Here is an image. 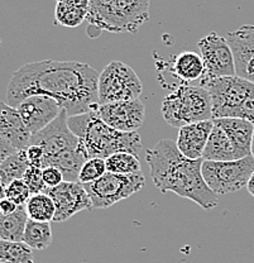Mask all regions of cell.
I'll return each instance as SVG.
<instances>
[{
	"mask_svg": "<svg viewBox=\"0 0 254 263\" xmlns=\"http://www.w3.org/2000/svg\"><path fill=\"white\" fill-rule=\"evenodd\" d=\"M31 196V190L23 180H14L5 186V197L10 199L17 205H26Z\"/></svg>",
	"mask_w": 254,
	"mask_h": 263,
	"instance_id": "obj_30",
	"label": "cell"
},
{
	"mask_svg": "<svg viewBox=\"0 0 254 263\" xmlns=\"http://www.w3.org/2000/svg\"><path fill=\"white\" fill-rule=\"evenodd\" d=\"M19 114L32 136L45 129L64 110L54 99L35 95L24 99L17 106Z\"/></svg>",
	"mask_w": 254,
	"mask_h": 263,
	"instance_id": "obj_14",
	"label": "cell"
},
{
	"mask_svg": "<svg viewBox=\"0 0 254 263\" xmlns=\"http://www.w3.org/2000/svg\"><path fill=\"white\" fill-rule=\"evenodd\" d=\"M161 111L166 122L179 129L191 123L212 120L211 97L200 85L182 84L163 98Z\"/></svg>",
	"mask_w": 254,
	"mask_h": 263,
	"instance_id": "obj_6",
	"label": "cell"
},
{
	"mask_svg": "<svg viewBox=\"0 0 254 263\" xmlns=\"http://www.w3.org/2000/svg\"><path fill=\"white\" fill-rule=\"evenodd\" d=\"M106 172L108 171H106V163L104 158H89L81 167V171L79 174V182L81 185L94 182L103 177Z\"/></svg>",
	"mask_w": 254,
	"mask_h": 263,
	"instance_id": "obj_29",
	"label": "cell"
},
{
	"mask_svg": "<svg viewBox=\"0 0 254 263\" xmlns=\"http://www.w3.org/2000/svg\"><path fill=\"white\" fill-rule=\"evenodd\" d=\"M87 18V10L79 9V8L71 7L64 2L57 3L56 10H54V19L56 24L67 27V28H76Z\"/></svg>",
	"mask_w": 254,
	"mask_h": 263,
	"instance_id": "obj_28",
	"label": "cell"
},
{
	"mask_svg": "<svg viewBox=\"0 0 254 263\" xmlns=\"http://www.w3.org/2000/svg\"><path fill=\"white\" fill-rule=\"evenodd\" d=\"M106 171L119 175L141 174L142 166L139 157L129 152H118L105 160Z\"/></svg>",
	"mask_w": 254,
	"mask_h": 263,
	"instance_id": "obj_26",
	"label": "cell"
},
{
	"mask_svg": "<svg viewBox=\"0 0 254 263\" xmlns=\"http://www.w3.org/2000/svg\"><path fill=\"white\" fill-rule=\"evenodd\" d=\"M203 160L214 161V162H228V161L239 160L236 147L233 146L225 132L217 124H214L209 139H207Z\"/></svg>",
	"mask_w": 254,
	"mask_h": 263,
	"instance_id": "obj_20",
	"label": "cell"
},
{
	"mask_svg": "<svg viewBox=\"0 0 254 263\" xmlns=\"http://www.w3.org/2000/svg\"><path fill=\"white\" fill-rule=\"evenodd\" d=\"M97 115L114 129L125 133L136 132L143 125L146 106L141 99L99 105Z\"/></svg>",
	"mask_w": 254,
	"mask_h": 263,
	"instance_id": "obj_12",
	"label": "cell"
},
{
	"mask_svg": "<svg viewBox=\"0 0 254 263\" xmlns=\"http://www.w3.org/2000/svg\"><path fill=\"white\" fill-rule=\"evenodd\" d=\"M22 180H23L24 182H26V185L29 187L32 195H33V194L46 193V191H47V186H46L45 181H43L42 168L29 166Z\"/></svg>",
	"mask_w": 254,
	"mask_h": 263,
	"instance_id": "obj_31",
	"label": "cell"
},
{
	"mask_svg": "<svg viewBox=\"0 0 254 263\" xmlns=\"http://www.w3.org/2000/svg\"><path fill=\"white\" fill-rule=\"evenodd\" d=\"M200 86L211 97L212 119L238 118L254 124L253 82L236 75L201 80Z\"/></svg>",
	"mask_w": 254,
	"mask_h": 263,
	"instance_id": "obj_5",
	"label": "cell"
},
{
	"mask_svg": "<svg viewBox=\"0 0 254 263\" xmlns=\"http://www.w3.org/2000/svg\"><path fill=\"white\" fill-rule=\"evenodd\" d=\"M26 209L28 218L40 223H51L56 215L54 202L47 193L33 194L27 201Z\"/></svg>",
	"mask_w": 254,
	"mask_h": 263,
	"instance_id": "obj_23",
	"label": "cell"
},
{
	"mask_svg": "<svg viewBox=\"0 0 254 263\" xmlns=\"http://www.w3.org/2000/svg\"><path fill=\"white\" fill-rule=\"evenodd\" d=\"M29 218L26 205H19L10 215L0 214V239L9 242H23L24 232Z\"/></svg>",
	"mask_w": 254,
	"mask_h": 263,
	"instance_id": "obj_22",
	"label": "cell"
},
{
	"mask_svg": "<svg viewBox=\"0 0 254 263\" xmlns=\"http://www.w3.org/2000/svg\"><path fill=\"white\" fill-rule=\"evenodd\" d=\"M99 75L95 68L81 62H31L13 73L8 84L7 101L17 108L24 99L43 95L54 99L68 117L96 111Z\"/></svg>",
	"mask_w": 254,
	"mask_h": 263,
	"instance_id": "obj_1",
	"label": "cell"
},
{
	"mask_svg": "<svg viewBox=\"0 0 254 263\" xmlns=\"http://www.w3.org/2000/svg\"><path fill=\"white\" fill-rule=\"evenodd\" d=\"M0 134L18 151L27 149L31 143L32 134L18 109L3 101H0Z\"/></svg>",
	"mask_w": 254,
	"mask_h": 263,
	"instance_id": "obj_17",
	"label": "cell"
},
{
	"mask_svg": "<svg viewBox=\"0 0 254 263\" xmlns=\"http://www.w3.org/2000/svg\"><path fill=\"white\" fill-rule=\"evenodd\" d=\"M68 127L80 138L89 158H106L118 152L141 156L142 138L138 132L125 133L106 124L96 111L68 117Z\"/></svg>",
	"mask_w": 254,
	"mask_h": 263,
	"instance_id": "obj_3",
	"label": "cell"
},
{
	"mask_svg": "<svg viewBox=\"0 0 254 263\" xmlns=\"http://www.w3.org/2000/svg\"><path fill=\"white\" fill-rule=\"evenodd\" d=\"M87 160H89V156H87L84 143L81 142L76 148L65 151L61 155L52 158L47 167H57L62 172L65 181L67 182H79V174L81 171V167Z\"/></svg>",
	"mask_w": 254,
	"mask_h": 263,
	"instance_id": "obj_21",
	"label": "cell"
},
{
	"mask_svg": "<svg viewBox=\"0 0 254 263\" xmlns=\"http://www.w3.org/2000/svg\"><path fill=\"white\" fill-rule=\"evenodd\" d=\"M214 124L220 127L226 133L233 146L236 147L239 160L250 156L252 141L254 134V124L238 118H219L212 119Z\"/></svg>",
	"mask_w": 254,
	"mask_h": 263,
	"instance_id": "obj_18",
	"label": "cell"
},
{
	"mask_svg": "<svg viewBox=\"0 0 254 263\" xmlns=\"http://www.w3.org/2000/svg\"><path fill=\"white\" fill-rule=\"evenodd\" d=\"M171 72L174 78L190 85V82L203 80L205 76V65L201 54L192 51H184L174 57L171 66Z\"/></svg>",
	"mask_w": 254,
	"mask_h": 263,
	"instance_id": "obj_19",
	"label": "cell"
},
{
	"mask_svg": "<svg viewBox=\"0 0 254 263\" xmlns=\"http://www.w3.org/2000/svg\"><path fill=\"white\" fill-rule=\"evenodd\" d=\"M151 0H90L87 18L90 37L103 31L136 33L149 19Z\"/></svg>",
	"mask_w": 254,
	"mask_h": 263,
	"instance_id": "obj_4",
	"label": "cell"
},
{
	"mask_svg": "<svg viewBox=\"0 0 254 263\" xmlns=\"http://www.w3.org/2000/svg\"><path fill=\"white\" fill-rule=\"evenodd\" d=\"M0 185H3V180H2V176H0Z\"/></svg>",
	"mask_w": 254,
	"mask_h": 263,
	"instance_id": "obj_41",
	"label": "cell"
},
{
	"mask_svg": "<svg viewBox=\"0 0 254 263\" xmlns=\"http://www.w3.org/2000/svg\"><path fill=\"white\" fill-rule=\"evenodd\" d=\"M18 206L19 205L13 202L10 199L4 197V199L0 201V214H3V215H10V214H13L18 209Z\"/></svg>",
	"mask_w": 254,
	"mask_h": 263,
	"instance_id": "obj_35",
	"label": "cell"
},
{
	"mask_svg": "<svg viewBox=\"0 0 254 263\" xmlns=\"http://www.w3.org/2000/svg\"><path fill=\"white\" fill-rule=\"evenodd\" d=\"M0 263H9V262H7V261H4V259H0Z\"/></svg>",
	"mask_w": 254,
	"mask_h": 263,
	"instance_id": "obj_40",
	"label": "cell"
},
{
	"mask_svg": "<svg viewBox=\"0 0 254 263\" xmlns=\"http://www.w3.org/2000/svg\"><path fill=\"white\" fill-rule=\"evenodd\" d=\"M5 197V186L0 185V201Z\"/></svg>",
	"mask_w": 254,
	"mask_h": 263,
	"instance_id": "obj_38",
	"label": "cell"
},
{
	"mask_svg": "<svg viewBox=\"0 0 254 263\" xmlns=\"http://www.w3.org/2000/svg\"><path fill=\"white\" fill-rule=\"evenodd\" d=\"M146 186L143 174L119 175L106 172L99 180L84 185L94 209H106L128 199Z\"/></svg>",
	"mask_w": 254,
	"mask_h": 263,
	"instance_id": "obj_9",
	"label": "cell"
},
{
	"mask_svg": "<svg viewBox=\"0 0 254 263\" xmlns=\"http://www.w3.org/2000/svg\"><path fill=\"white\" fill-rule=\"evenodd\" d=\"M201 171L205 182L212 193L217 195L233 194L247 186L254 172V158L250 155L228 162L204 161Z\"/></svg>",
	"mask_w": 254,
	"mask_h": 263,
	"instance_id": "obj_8",
	"label": "cell"
},
{
	"mask_svg": "<svg viewBox=\"0 0 254 263\" xmlns=\"http://www.w3.org/2000/svg\"><path fill=\"white\" fill-rule=\"evenodd\" d=\"M234 56L236 75L254 84V26L247 24L226 35Z\"/></svg>",
	"mask_w": 254,
	"mask_h": 263,
	"instance_id": "obj_15",
	"label": "cell"
},
{
	"mask_svg": "<svg viewBox=\"0 0 254 263\" xmlns=\"http://www.w3.org/2000/svg\"><path fill=\"white\" fill-rule=\"evenodd\" d=\"M18 149H15L4 137L0 134V164L4 162L9 156H12L13 153L17 152Z\"/></svg>",
	"mask_w": 254,
	"mask_h": 263,
	"instance_id": "obj_34",
	"label": "cell"
},
{
	"mask_svg": "<svg viewBox=\"0 0 254 263\" xmlns=\"http://www.w3.org/2000/svg\"><path fill=\"white\" fill-rule=\"evenodd\" d=\"M67 120L66 110H62L50 125L32 136L29 144H37L45 151V167H47L52 158L61 155L65 151L76 148L81 143L80 138L70 129Z\"/></svg>",
	"mask_w": 254,
	"mask_h": 263,
	"instance_id": "obj_11",
	"label": "cell"
},
{
	"mask_svg": "<svg viewBox=\"0 0 254 263\" xmlns=\"http://www.w3.org/2000/svg\"><path fill=\"white\" fill-rule=\"evenodd\" d=\"M143 85L136 72L122 61H111L99 75V105L141 99Z\"/></svg>",
	"mask_w": 254,
	"mask_h": 263,
	"instance_id": "obj_7",
	"label": "cell"
},
{
	"mask_svg": "<svg viewBox=\"0 0 254 263\" xmlns=\"http://www.w3.org/2000/svg\"><path fill=\"white\" fill-rule=\"evenodd\" d=\"M23 242L32 249L43 251L52 243V229L50 223H40L29 219L24 232Z\"/></svg>",
	"mask_w": 254,
	"mask_h": 263,
	"instance_id": "obj_25",
	"label": "cell"
},
{
	"mask_svg": "<svg viewBox=\"0 0 254 263\" xmlns=\"http://www.w3.org/2000/svg\"><path fill=\"white\" fill-rule=\"evenodd\" d=\"M250 155L254 158V134H253V141H252V149H250Z\"/></svg>",
	"mask_w": 254,
	"mask_h": 263,
	"instance_id": "obj_39",
	"label": "cell"
},
{
	"mask_svg": "<svg viewBox=\"0 0 254 263\" xmlns=\"http://www.w3.org/2000/svg\"><path fill=\"white\" fill-rule=\"evenodd\" d=\"M26 153L29 166L43 170V167H45V151L42 147L37 146V144H29L26 149Z\"/></svg>",
	"mask_w": 254,
	"mask_h": 263,
	"instance_id": "obj_33",
	"label": "cell"
},
{
	"mask_svg": "<svg viewBox=\"0 0 254 263\" xmlns=\"http://www.w3.org/2000/svg\"><path fill=\"white\" fill-rule=\"evenodd\" d=\"M247 189H248V193H249L250 195L254 197V172L252 174V176H250L249 181H248Z\"/></svg>",
	"mask_w": 254,
	"mask_h": 263,
	"instance_id": "obj_37",
	"label": "cell"
},
{
	"mask_svg": "<svg viewBox=\"0 0 254 263\" xmlns=\"http://www.w3.org/2000/svg\"><path fill=\"white\" fill-rule=\"evenodd\" d=\"M46 193L52 197L56 206V223H64L75 214L83 210H92V202L89 194L80 182L64 181L60 186L47 189Z\"/></svg>",
	"mask_w": 254,
	"mask_h": 263,
	"instance_id": "obj_13",
	"label": "cell"
},
{
	"mask_svg": "<svg viewBox=\"0 0 254 263\" xmlns=\"http://www.w3.org/2000/svg\"><path fill=\"white\" fill-rule=\"evenodd\" d=\"M64 3H66V4L71 5V7L79 8V9L89 10L90 0H64Z\"/></svg>",
	"mask_w": 254,
	"mask_h": 263,
	"instance_id": "obj_36",
	"label": "cell"
},
{
	"mask_svg": "<svg viewBox=\"0 0 254 263\" xmlns=\"http://www.w3.org/2000/svg\"><path fill=\"white\" fill-rule=\"evenodd\" d=\"M29 162L27 158L26 149L17 151L0 164V176L3 180V186L9 185L12 181L22 180L28 170Z\"/></svg>",
	"mask_w": 254,
	"mask_h": 263,
	"instance_id": "obj_24",
	"label": "cell"
},
{
	"mask_svg": "<svg viewBox=\"0 0 254 263\" xmlns=\"http://www.w3.org/2000/svg\"><path fill=\"white\" fill-rule=\"evenodd\" d=\"M60 2H64V0H57V3H60Z\"/></svg>",
	"mask_w": 254,
	"mask_h": 263,
	"instance_id": "obj_42",
	"label": "cell"
},
{
	"mask_svg": "<svg viewBox=\"0 0 254 263\" xmlns=\"http://www.w3.org/2000/svg\"><path fill=\"white\" fill-rule=\"evenodd\" d=\"M0 259L9 263H34L32 248L24 242L0 239Z\"/></svg>",
	"mask_w": 254,
	"mask_h": 263,
	"instance_id": "obj_27",
	"label": "cell"
},
{
	"mask_svg": "<svg viewBox=\"0 0 254 263\" xmlns=\"http://www.w3.org/2000/svg\"><path fill=\"white\" fill-rule=\"evenodd\" d=\"M42 174H43V181H45L47 189L57 187V186H60L65 181L64 175H62V172L60 171L57 167H53V166L45 167V168L42 170Z\"/></svg>",
	"mask_w": 254,
	"mask_h": 263,
	"instance_id": "obj_32",
	"label": "cell"
},
{
	"mask_svg": "<svg viewBox=\"0 0 254 263\" xmlns=\"http://www.w3.org/2000/svg\"><path fill=\"white\" fill-rule=\"evenodd\" d=\"M198 47L205 65L203 80L236 76L233 51L226 38L211 32L199 41Z\"/></svg>",
	"mask_w": 254,
	"mask_h": 263,
	"instance_id": "obj_10",
	"label": "cell"
},
{
	"mask_svg": "<svg viewBox=\"0 0 254 263\" xmlns=\"http://www.w3.org/2000/svg\"><path fill=\"white\" fill-rule=\"evenodd\" d=\"M214 127V120L191 123L179 129L176 146L185 157L190 160H203L207 139Z\"/></svg>",
	"mask_w": 254,
	"mask_h": 263,
	"instance_id": "obj_16",
	"label": "cell"
},
{
	"mask_svg": "<svg viewBox=\"0 0 254 263\" xmlns=\"http://www.w3.org/2000/svg\"><path fill=\"white\" fill-rule=\"evenodd\" d=\"M151 177L161 193L172 191L192 200L205 210L218 205V195L210 190L203 176L204 160L185 157L172 139H161L146 152Z\"/></svg>",
	"mask_w": 254,
	"mask_h": 263,
	"instance_id": "obj_2",
	"label": "cell"
}]
</instances>
